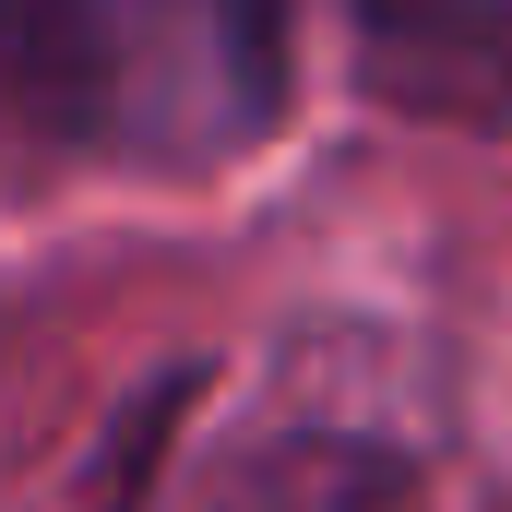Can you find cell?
<instances>
[{"label":"cell","instance_id":"2","mask_svg":"<svg viewBox=\"0 0 512 512\" xmlns=\"http://www.w3.org/2000/svg\"><path fill=\"white\" fill-rule=\"evenodd\" d=\"M120 131V12L0 0V155H84Z\"/></svg>","mask_w":512,"mask_h":512},{"label":"cell","instance_id":"1","mask_svg":"<svg viewBox=\"0 0 512 512\" xmlns=\"http://www.w3.org/2000/svg\"><path fill=\"white\" fill-rule=\"evenodd\" d=\"M358 84L405 120L512 131V12L501 0H358Z\"/></svg>","mask_w":512,"mask_h":512}]
</instances>
